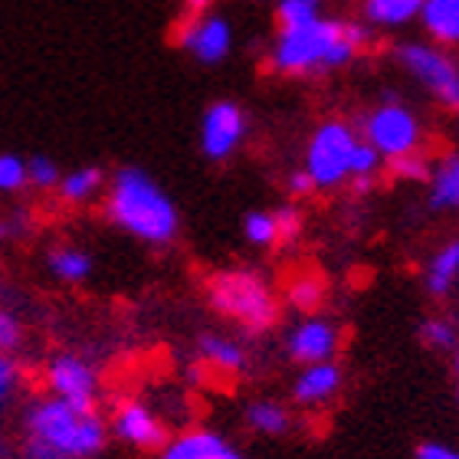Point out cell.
<instances>
[{
	"label": "cell",
	"instance_id": "cell-8",
	"mask_svg": "<svg viewBox=\"0 0 459 459\" xmlns=\"http://www.w3.org/2000/svg\"><path fill=\"white\" fill-rule=\"evenodd\" d=\"M47 387L49 397L73 403L79 411H96L99 377L92 364L82 361L79 354H56L47 364Z\"/></svg>",
	"mask_w": 459,
	"mask_h": 459
},
{
	"label": "cell",
	"instance_id": "cell-28",
	"mask_svg": "<svg viewBox=\"0 0 459 459\" xmlns=\"http://www.w3.org/2000/svg\"><path fill=\"white\" fill-rule=\"evenodd\" d=\"M30 187L27 184V161L17 158V154H0V191L4 194H17Z\"/></svg>",
	"mask_w": 459,
	"mask_h": 459
},
{
	"label": "cell",
	"instance_id": "cell-36",
	"mask_svg": "<svg viewBox=\"0 0 459 459\" xmlns=\"http://www.w3.org/2000/svg\"><path fill=\"white\" fill-rule=\"evenodd\" d=\"M312 191H316V184H312V178H308L306 171H296L289 178V194H292V197H308Z\"/></svg>",
	"mask_w": 459,
	"mask_h": 459
},
{
	"label": "cell",
	"instance_id": "cell-3",
	"mask_svg": "<svg viewBox=\"0 0 459 459\" xmlns=\"http://www.w3.org/2000/svg\"><path fill=\"white\" fill-rule=\"evenodd\" d=\"M27 440L43 443L59 459H92L106 450V420L59 397H39L27 411Z\"/></svg>",
	"mask_w": 459,
	"mask_h": 459
},
{
	"label": "cell",
	"instance_id": "cell-38",
	"mask_svg": "<svg viewBox=\"0 0 459 459\" xmlns=\"http://www.w3.org/2000/svg\"><path fill=\"white\" fill-rule=\"evenodd\" d=\"M0 459H13V446L7 443V437H0Z\"/></svg>",
	"mask_w": 459,
	"mask_h": 459
},
{
	"label": "cell",
	"instance_id": "cell-4",
	"mask_svg": "<svg viewBox=\"0 0 459 459\" xmlns=\"http://www.w3.org/2000/svg\"><path fill=\"white\" fill-rule=\"evenodd\" d=\"M207 302L223 318H233L239 328L253 335L269 332L279 318V302L266 279L249 269H223L207 279Z\"/></svg>",
	"mask_w": 459,
	"mask_h": 459
},
{
	"label": "cell",
	"instance_id": "cell-35",
	"mask_svg": "<svg viewBox=\"0 0 459 459\" xmlns=\"http://www.w3.org/2000/svg\"><path fill=\"white\" fill-rule=\"evenodd\" d=\"M417 459H459V450H453L446 443H420Z\"/></svg>",
	"mask_w": 459,
	"mask_h": 459
},
{
	"label": "cell",
	"instance_id": "cell-20",
	"mask_svg": "<svg viewBox=\"0 0 459 459\" xmlns=\"http://www.w3.org/2000/svg\"><path fill=\"white\" fill-rule=\"evenodd\" d=\"M423 10V0H364V17L374 27H401Z\"/></svg>",
	"mask_w": 459,
	"mask_h": 459
},
{
	"label": "cell",
	"instance_id": "cell-7",
	"mask_svg": "<svg viewBox=\"0 0 459 459\" xmlns=\"http://www.w3.org/2000/svg\"><path fill=\"white\" fill-rule=\"evenodd\" d=\"M364 134H368V144L381 158H401L407 152H417V142H420V125L411 112L397 102L391 106L374 108L364 122Z\"/></svg>",
	"mask_w": 459,
	"mask_h": 459
},
{
	"label": "cell",
	"instance_id": "cell-29",
	"mask_svg": "<svg viewBox=\"0 0 459 459\" xmlns=\"http://www.w3.org/2000/svg\"><path fill=\"white\" fill-rule=\"evenodd\" d=\"M420 338H423V344H430L433 351H446V348L456 344V328H453V322H446V318H430V322H423Z\"/></svg>",
	"mask_w": 459,
	"mask_h": 459
},
{
	"label": "cell",
	"instance_id": "cell-23",
	"mask_svg": "<svg viewBox=\"0 0 459 459\" xmlns=\"http://www.w3.org/2000/svg\"><path fill=\"white\" fill-rule=\"evenodd\" d=\"M286 299L289 306L299 308V312H316L325 299V282L316 273H299L286 282Z\"/></svg>",
	"mask_w": 459,
	"mask_h": 459
},
{
	"label": "cell",
	"instance_id": "cell-39",
	"mask_svg": "<svg viewBox=\"0 0 459 459\" xmlns=\"http://www.w3.org/2000/svg\"><path fill=\"white\" fill-rule=\"evenodd\" d=\"M213 459H243V456H239V453H233V450H230V446H227V450L217 453V456H213Z\"/></svg>",
	"mask_w": 459,
	"mask_h": 459
},
{
	"label": "cell",
	"instance_id": "cell-31",
	"mask_svg": "<svg viewBox=\"0 0 459 459\" xmlns=\"http://www.w3.org/2000/svg\"><path fill=\"white\" fill-rule=\"evenodd\" d=\"M20 384V364L13 361V354H4L0 351V411L10 403L13 391H17Z\"/></svg>",
	"mask_w": 459,
	"mask_h": 459
},
{
	"label": "cell",
	"instance_id": "cell-12",
	"mask_svg": "<svg viewBox=\"0 0 459 459\" xmlns=\"http://www.w3.org/2000/svg\"><path fill=\"white\" fill-rule=\"evenodd\" d=\"M338 344H342V338H338V328L332 322H325V318H308V322H302L289 335V354L308 368V364L332 361Z\"/></svg>",
	"mask_w": 459,
	"mask_h": 459
},
{
	"label": "cell",
	"instance_id": "cell-21",
	"mask_svg": "<svg viewBox=\"0 0 459 459\" xmlns=\"http://www.w3.org/2000/svg\"><path fill=\"white\" fill-rule=\"evenodd\" d=\"M49 273L56 279H63V282H82V279L92 273V259H89L86 249L79 247H56L49 249Z\"/></svg>",
	"mask_w": 459,
	"mask_h": 459
},
{
	"label": "cell",
	"instance_id": "cell-34",
	"mask_svg": "<svg viewBox=\"0 0 459 459\" xmlns=\"http://www.w3.org/2000/svg\"><path fill=\"white\" fill-rule=\"evenodd\" d=\"M30 233V217L23 211H13L7 217H0V239H17Z\"/></svg>",
	"mask_w": 459,
	"mask_h": 459
},
{
	"label": "cell",
	"instance_id": "cell-17",
	"mask_svg": "<svg viewBox=\"0 0 459 459\" xmlns=\"http://www.w3.org/2000/svg\"><path fill=\"white\" fill-rule=\"evenodd\" d=\"M102 184H106V174L102 168H76V171L63 174V181H59V201L63 204H86L92 201L99 191H102Z\"/></svg>",
	"mask_w": 459,
	"mask_h": 459
},
{
	"label": "cell",
	"instance_id": "cell-37",
	"mask_svg": "<svg viewBox=\"0 0 459 459\" xmlns=\"http://www.w3.org/2000/svg\"><path fill=\"white\" fill-rule=\"evenodd\" d=\"M213 0H184V20H194V17H204V10L211 7Z\"/></svg>",
	"mask_w": 459,
	"mask_h": 459
},
{
	"label": "cell",
	"instance_id": "cell-26",
	"mask_svg": "<svg viewBox=\"0 0 459 459\" xmlns=\"http://www.w3.org/2000/svg\"><path fill=\"white\" fill-rule=\"evenodd\" d=\"M276 20H279V30H299L318 20L316 13V4H308V0H282L276 7Z\"/></svg>",
	"mask_w": 459,
	"mask_h": 459
},
{
	"label": "cell",
	"instance_id": "cell-30",
	"mask_svg": "<svg viewBox=\"0 0 459 459\" xmlns=\"http://www.w3.org/2000/svg\"><path fill=\"white\" fill-rule=\"evenodd\" d=\"M377 168H381V154L374 152L368 142L358 144V148H354V154H351V178H354V181L377 178Z\"/></svg>",
	"mask_w": 459,
	"mask_h": 459
},
{
	"label": "cell",
	"instance_id": "cell-5",
	"mask_svg": "<svg viewBox=\"0 0 459 459\" xmlns=\"http://www.w3.org/2000/svg\"><path fill=\"white\" fill-rule=\"evenodd\" d=\"M358 148L354 132L344 122H325L308 144L306 174L316 187H335L351 174V154Z\"/></svg>",
	"mask_w": 459,
	"mask_h": 459
},
{
	"label": "cell",
	"instance_id": "cell-9",
	"mask_svg": "<svg viewBox=\"0 0 459 459\" xmlns=\"http://www.w3.org/2000/svg\"><path fill=\"white\" fill-rule=\"evenodd\" d=\"M112 433L118 440H125L134 450L144 453H161L168 443V423L142 401H118L112 413Z\"/></svg>",
	"mask_w": 459,
	"mask_h": 459
},
{
	"label": "cell",
	"instance_id": "cell-18",
	"mask_svg": "<svg viewBox=\"0 0 459 459\" xmlns=\"http://www.w3.org/2000/svg\"><path fill=\"white\" fill-rule=\"evenodd\" d=\"M430 181V207L437 211L459 207V154H446Z\"/></svg>",
	"mask_w": 459,
	"mask_h": 459
},
{
	"label": "cell",
	"instance_id": "cell-13",
	"mask_svg": "<svg viewBox=\"0 0 459 459\" xmlns=\"http://www.w3.org/2000/svg\"><path fill=\"white\" fill-rule=\"evenodd\" d=\"M247 368V354L237 342L221 335H204L201 338V368H194V377L197 381H207L211 374H221V377H237L239 371Z\"/></svg>",
	"mask_w": 459,
	"mask_h": 459
},
{
	"label": "cell",
	"instance_id": "cell-24",
	"mask_svg": "<svg viewBox=\"0 0 459 459\" xmlns=\"http://www.w3.org/2000/svg\"><path fill=\"white\" fill-rule=\"evenodd\" d=\"M387 174L401 178V181H427L430 178V158L423 152H407L387 161Z\"/></svg>",
	"mask_w": 459,
	"mask_h": 459
},
{
	"label": "cell",
	"instance_id": "cell-40",
	"mask_svg": "<svg viewBox=\"0 0 459 459\" xmlns=\"http://www.w3.org/2000/svg\"><path fill=\"white\" fill-rule=\"evenodd\" d=\"M456 371H459V351H456Z\"/></svg>",
	"mask_w": 459,
	"mask_h": 459
},
{
	"label": "cell",
	"instance_id": "cell-16",
	"mask_svg": "<svg viewBox=\"0 0 459 459\" xmlns=\"http://www.w3.org/2000/svg\"><path fill=\"white\" fill-rule=\"evenodd\" d=\"M420 13L437 43H459V0H423Z\"/></svg>",
	"mask_w": 459,
	"mask_h": 459
},
{
	"label": "cell",
	"instance_id": "cell-25",
	"mask_svg": "<svg viewBox=\"0 0 459 459\" xmlns=\"http://www.w3.org/2000/svg\"><path fill=\"white\" fill-rule=\"evenodd\" d=\"M63 174H59V164L49 161L47 154H33L27 161V184H33L37 191H56Z\"/></svg>",
	"mask_w": 459,
	"mask_h": 459
},
{
	"label": "cell",
	"instance_id": "cell-1",
	"mask_svg": "<svg viewBox=\"0 0 459 459\" xmlns=\"http://www.w3.org/2000/svg\"><path fill=\"white\" fill-rule=\"evenodd\" d=\"M371 43V30L364 23L318 17L299 30H279L273 53H269V66L286 76H306V73L351 63Z\"/></svg>",
	"mask_w": 459,
	"mask_h": 459
},
{
	"label": "cell",
	"instance_id": "cell-32",
	"mask_svg": "<svg viewBox=\"0 0 459 459\" xmlns=\"http://www.w3.org/2000/svg\"><path fill=\"white\" fill-rule=\"evenodd\" d=\"M273 217L279 227V243H292L302 233V213L296 207H279V211H273Z\"/></svg>",
	"mask_w": 459,
	"mask_h": 459
},
{
	"label": "cell",
	"instance_id": "cell-33",
	"mask_svg": "<svg viewBox=\"0 0 459 459\" xmlns=\"http://www.w3.org/2000/svg\"><path fill=\"white\" fill-rule=\"evenodd\" d=\"M23 342V332H20V322L10 316L7 308H0V351L13 354Z\"/></svg>",
	"mask_w": 459,
	"mask_h": 459
},
{
	"label": "cell",
	"instance_id": "cell-22",
	"mask_svg": "<svg viewBox=\"0 0 459 459\" xmlns=\"http://www.w3.org/2000/svg\"><path fill=\"white\" fill-rule=\"evenodd\" d=\"M247 423L253 427L256 433H266V437H282L289 433L292 427V417L282 403H273V401H256L247 407Z\"/></svg>",
	"mask_w": 459,
	"mask_h": 459
},
{
	"label": "cell",
	"instance_id": "cell-19",
	"mask_svg": "<svg viewBox=\"0 0 459 459\" xmlns=\"http://www.w3.org/2000/svg\"><path fill=\"white\" fill-rule=\"evenodd\" d=\"M459 276V239L446 243V247L430 259V269H427V289H430V296H446L453 289Z\"/></svg>",
	"mask_w": 459,
	"mask_h": 459
},
{
	"label": "cell",
	"instance_id": "cell-6",
	"mask_svg": "<svg viewBox=\"0 0 459 459\" xmlns=\"http://www.w3.org/2000/svg\"><path fill=\"white\" fill-rule=\"evenodd\" d=\"M397 59L430 89L440 106L459 112V66L446 53L433 47H420V43H407V47L397 49Z\"/></svg>",
	"mask_w": 459,
	"mask_h": 459
},
{
	"label": "cell",
	"instance_id": "cell-2",
	"mask_svg": "<svg viewBox=\"0 0 459 459\" xmlns=\"http://www.w3.org/2000/svg\"><path fill=\"white\" fill-rule=\"evenodd\" d=\"M106 213L115 227L144 239V243H171L178 237V211L171 197L138 168H122L112 178L106 197Z\"/></svg>",
	"mask_w": 459,
	"mask_h": 459
},
{
	"label": "cell",
	"instance_id": "cell-15",
	"mask_svg": "<svg viewBox=\"0 0 459 459\" xmlns=\"http://www.w3.org/2000/svg\"><path fill=\"white\" fill-rule=\"evenodd\" d=\"M227 450V443L211 430H187L161 446L158 459H213Z\"/></svg>",
	"mask_w": 459,
	"mask_h": 459
},
{
	"label": "cell",
	"instance_id": "cell-10",
	"mask_svg": "<svg viewBox=\"0 0 459 459\" xmlns=\"http://www.w3.org/2000/svg\"><path fill=\"white\" fill-rule=\"evenodd\" d=\"M243 132H247L243 108L237 102H213L207 108V115H204V128H201L204 154L213 158V161H223L243 142Z\"/></svg>",
	"mask_w": 459,
	"mask_h": 459
},
{
	"label": "cell",
	"instance_id": "cell-11",
	"mask_svg": "<svg viewBox=\"0 0 459 459\" xmlns=\"http://www.w3.org/2000/svg\"><path fill=\"white\" fill-rule=\"evenodd\" d=\"M178 43L187 53H194L201 63H221L230 53L233 33H230V27L221 17H181V23H178Z\"/></svg>",
	"mask_w": 459,
	"mask_h": 459
},
{
	"label": "cell",
	"instance_id": "cell-41",
	"mask_svg": "<svg viewBox=\"0 0 459 459\" xmlns=\"http://www.w3.org/2000/svg\"><path fill=\"white\" fill-rule=\"evenodd\" d=\"M308 4H318V0H308Z\"/></svg>",
	"mask_w": 459,
	"mask_h": 459
},
{
	"label": "cell",
	"instance_id": "cell-14",
	"mask_svg": "<svg viewBox=\"0 0 459 459\" xmlns=\"http://www.w3.org/2000/svg\"><path fill=\"white\" fill-rule=\"evenodd\" d=\"M342 387V368L332 361L322 364H308L306 371L296 377V387H292V397L302 407H316V403L332 401Z\"/></svg>",
	"mask_w": 459,
	"mask_h": 459
},
{
	"label": "cell",
	"instance_id": "cell-27",
	"mask_svg": "<svg viewBox=\"0 0 459 459\" xmlns=\"http://www.w3.org/2000/svg\"><path fill=\"white\" fill-rule=\"evenodd\" d=\"M247 239L256 247H279V227L276 217L266 211H256L247 217Z\"/></svg>",
	"mask_w": 459,
	"mask_h": 459
}]
</instances>
